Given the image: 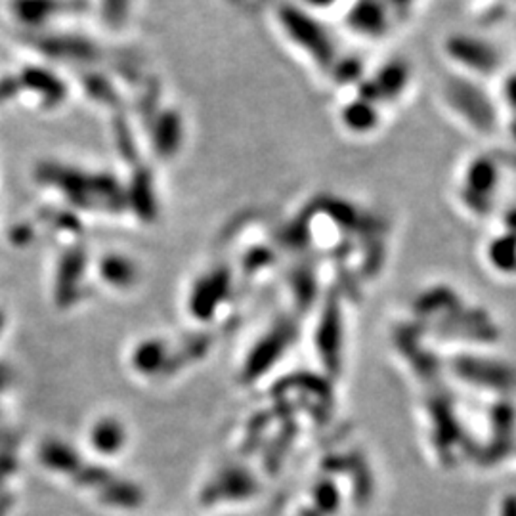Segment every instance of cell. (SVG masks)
<instances>
[{
	"label": "cell",
	"instance_id": "21",
	"mask_svg": "<svg viewBox=\"0 0 516 516\" xmlns=\"http://www.w3.org/2000/svg\"><path fill=\"white\" fill-rule=\"evenodd\" d=\"M312 6H331L333 3H337V0H306Z\"/></svg>",
	"mask_w": 516,
	"mask_h": 516
},
{
	"label": "cell",
	"instance_id": "15",
	"mask_svg": "<svg viewBox=\"0 0 516 516\" xmlns=\"http://www.w3.org/2000/svg\"><path fill=\"white\" fill-rule=\"evenodd\" d=\"M488 257L497 270L514 274L516 272V234H505L490 243Z\"/></svg>",
	"mask_w": 516,
	"mask_h": 516
},
{
	"label": "cell",
	"instance_id": "8",
	"mask_svg": "<svg viewBox=\"0 0 516 516\" xmlns=\"http://www.w3.org/2000/svg\"><path fill=\"white\" fill-rule=\"evenodd\" d=\"M33 44L39 48V52L56 60L89 61L96 56V48L89 41L77 37H41L33 41Z\"/></svg>",
	"mask_w": 516,
	"mask_h": 516
},
{
	"label": "cell",
	"instance_id": "23",
	"mask_svg": "<svg viewBox=\"0 0 516 516\" xmlns=\"http://www.w3.org/2000/svg\"><path fill=\"white\" fill-rule=\"evenodd\" d=\"M512 135H514V138H516V121L512 123Z\"/></svg>",
	"mask_w": 516,
	"mask_h": 516
},
{
	"label": "cell",
	"instance_id": "5",
	"mask_svg": "<svg viewBox=\"0 0 516 516\" xmlns=\"http://www.w3.org/2000/svg\"><path fill=\"white\" fill-rule=\"evenodd\" d=\"M499 164L495 157L480 155L473 159L464 171L461 199L474 214H488L492 209V195L497 190Z\"/></svg>",
	"mask_w": 516,
	"mask_h": 516
},
{
	"label": "cell",
	"instance_id": "3",
	"mask_svg": "<svg viewBox=\"0 0 516 516\" xmlns=\"http://www.w3.org/2000/svg\"><path fill=\"white\" fill-rule=\"evenodd\" d=\"M279 23L287 37L298 46L303 48L312 60L320 65V68H331L335 61V46L324 27L310 18L303 10L293 6H283L279 10Z\"/></svg>",
	"mask_w": 516,
	"mask_h": 516
},
{
	"label": "cell",
	"instance_id": "13",
	"mask_svg": "<svg viewBox=\"0 0 516 516\" xmlns=\"http://www.w3.org/2000/svg\"><path fill=\"white\" fill-rule=\"evenodd\" d=\"M379 121V113L375 104L368 102V99H354V102L348 104L342 111V123L358 135L363 132H370L375 128Z\"/></svg>",
	"mask_w": 516,
	"mask_h": 516
},
{
	"label": "cell",
	"instance_id": "17",
	"mask_svg": "<svg viewBox=\"0 0 516 516\" xmlns=\"http://www.w3.org/2000/svg\"><path fill=\"white\" fill-rule=\"evenodd\" d=\"M337 77L341 79L339 82H358L361 77V63L358 60H346L339 65H335Z\"/></svg>",
	"mask_w": 516,
	"mask_h": 516
},
{
	"label": "cell",
	"instance_id": "2",
	"mask_svg": "<svg viewBox=\"0 0 516 516\" xmlns=\"http://www.w3.org/2000/svg\"><path fill=\"white\" fill-rule=\"evenodd\" d=\"M39 178L50 186H56V190H60L75 205L90 203L92 195L102 203H115V197L119 195V186L115 184L113 178L104 174L87 176L56 163L42 164L39 169Z\"/></svg>",
	"mask_w": 516,
	"mask_h": 516
},
{
	"label": "cell",
	"instance_id": "9",
	"mask_svg": "<svg viewBox=\"0 0 516 516\" xmlns=\"http://www.w3.org/2000/svg\"><path fill=\"white\" fill-rule=\"evenodd\" d=\"M70 8L71 5L68 0H14L12 3V10L18 15V20L35 27Z\"/></svg>",
	"mask_w": 516,
	"mask_h": 516
},
{
	"label": "cell",
	"instance_id": "1",
	"mask_svg": "<svg viewBox=\"0 0 516 516\" xmlns=\"http://www.w3.org/2000/svg\"><path fill=\"white\" fill-rule=\"evenodd\" d=\"M444 99L457 117L464 121V125H469L480 135H490L495 130V106L488 92L476 82L463 77L447 79L444 85Z\"/></svg>",
	"mask_w": 516,
	"mask_h": 516
},
{
	"label": "cell",
	"instance_id": "14",
	"mask_svg": "<svg viewBox=\"0 0 516 516\" xmlns=\"http://www.w3.org/2000/svg\"><path fill=\"white\" fill-rule=\"evenodd\" d=\"M493 423L497 436L490 446V459L503 457L507 449H511L514 432V409L511 406H497L493 411Z\"/></svg>",
	"mask_w": 516,
	"mask_h": 516
},
{
	"label": "cell",
	"instance_id": "10",
	"mask_svg": "<svg viewBox=\"0 0 516 516\" xmlns=\"http://www.w3.org/2000/svg\"><path fill=\"white\" fill-rule=\"evenodd\" d=\"M371 82L379 94V99H389V102H392V99L404 94L408 82H409L408 63L399 61V60L385 63V68L375 75Z\"/></svg>",
	"mask_w": 516,
	"mask_h": 516
},
{
	"label": "cell",
	"instance_id": "18",
	"mask_svg": "<svg viewBox=\"0 0 516 516\" xmlns=\"http://www.w3.org/2000/svg\"><path fill=\"white\" fill-rule=\"evenodd\" d=\"M415 0H385L387 8L394 10L396 14H408L409 8L413 6Z\"/></svg>",
	"mask_w": 516,
	"mask_h": 516
},
{
	"label": "cell",
	"instance_id": "16",
	"mask_svg": "<svg viewBox=\"0 0 516 516\" xmlns=\"http://www.w3.org/2000/svg\"><path fill=\"white\" fill-rule=\"evenodd\" d=\"M132 0H102V14L109 27H121L128 18Z\"/></svg>",
	"mask_w": 516,
	"mask_h": 516
},
{
	"label": "cell",
	"instance_id": "22",
	"mask_svg": "<svg viewBox=\"0 0 516 516\" xmlns=\"http://www.w3.org/2000/svg\"><path fill=\"white\" fill-rule=\"evenodd\" d=\"M3 329H5V315L0 312V333H3Z\"/></svg>",
	"mask_w": 516,
	"mask_h": 516
},
{
	"label": "cell",
	"instance_id": "7",
	"mask_svg": "<svg viewBox=\"0 0 516 516\" xmlns=\"http://www.w3.org/2000/svg\"><path fill=\"white\" fill-rule=\"evenodd\" d=\"M348 23L363 37H382L389 29V8L382 0H358L348 14Z\"/></svg>",
	"mask_w": 516,
	"mask_h": 516
},
{
	"label": "cell",
	"instance_id": "12",
	"mask_svg": "<svg viewBox=\"0 0 516 516\" xmlns=\"http://www.w3.org/2000/svg\"><path fill=\"white\" fill-rule=\"evenodd\" d=\"M20 82L23 87L39 92L48 106L61 102L63 94H65V89L60 82V79L44 70H27Z\"/></svg>",
	"mask_w": 516,
	"mask_h": 516
},
{
	"label": "cell",
	"instance_id": "19",
	"mask_svg": "<svg viewBox=\"0 0 516 516\" xmlns=\"http://www.w3.org/2000/svg\"><path fill=\"white\" fill-rule=\"evenodd\" d=\"M505 98L512 108H516V75L505 82Z\"/></svg>",
	"mask_w": 516,
	"mask_h": 516
},
{
	"label": "cell",
	"instance_id": "6",
	"mask_svg": "<svg viewBox=\"0 0 516 516\" xmlns=\"http://www.w3.org/2000/svg\"><path fill=\"white\" fill-rule=\"evenodd\" d=\"M455 371L459 377L476 382V385H486L488 389L509 390L516 385V373L497 361L461 358L455 361Z\"/></svg>",
	"mask_w": 516,
	"mask_h": 516
},
{
	"label": "cell",
	"instance_id": "20",
	"mask_svg": "<svg viewBox=\"0 0 516 516\" xmlns=\"http://www.w3.org/2000/svg\"><path fill=\"white\" fill-rule=\"evenodd\" d=\"M502 516H516V495L505 497L502 505Z\"/></svg>",
	"mask_w": 516,
	"mask_h": 516
},
{
	"label": "cell",
	"instance_id": "4",
	"mask_svg": "<svg viewBox=\"0 0 516 516\" xmlns=\"http://www.w3.org/2000/svg\"><path fill=\"white\" fill-rule=\"evenodd\" d=\"M446 54L461 68L476 75H492L502 65V56L497 48L484 39H478L467 33H454L446 39Z\"/></svg>",
	"mask_w": 516,
	"mask_h": 516
},
{
	"label": "cell",
	"instance_id": "11",
	"mask_svg": "<svg viewBox=\"0 0 516 516\" xmlns=\"http://www.w3.org/2000/svg\"><path fill=\"white\" fill-rule=\"evenodd\" d=\"M182 144V121L176 113L166 111L157 119L154 127V147L155 152L169 159L178 152Z\"/></svg>",
	"mask_w": 516,
	"mask_h": 516
}]
</instances>
